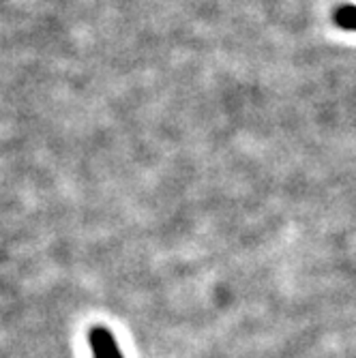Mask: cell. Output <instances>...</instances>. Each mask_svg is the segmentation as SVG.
I'll use <instances>...</instances> for the list:
<instances>
[{
  "instance_id": "1",
  "label": "cell",
  "mask_w": 356,
  "mask_h": 358,
  "mask_svg": "<svg viewBox=\"0 0 356 358\" xmlns=\"http://www.w3.org/2000/svg\"><path fill=\"white\" fill-rule=\"evenodd\" d=\"M88 345L92 350V358H122L114 335L104 327L88 331Z\"/></svg>"
},
{
  "instance_id": "2",
  "label": "cell",
  "mask_w": 356,
  "mask_h": 358,
  "mask_svg": "<svg viewBox=\"0 0 356 358\" xmlns=\"http://www.w3.org/2000/svg\"><path fill=\"white\" fill-rule=\"evenodd\" d=\"M333 22L341 30L356 32V5H341L333 13Z\"/></svg>"
}]
</instances>
